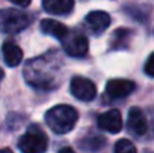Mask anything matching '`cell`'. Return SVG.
Instances as JSON below:
<instances>
[{
  "mask_svg": "<svg viewBox=\"0 0 154 153\" xmlns=\"http://www.w3.org/2000/svg\"><path fill=\"white\" fill-rule=\"evenodd\" d=\"M54 66L45 56L39 59H32L24 68V77L27 83L39 89H54L57 86L54 80Z\"/></svg>",
  "mask_w": 154,
  "mask_h": 153,
  "instance_id": "1",
  "label": "cell"
},
{
  "mask_svg": "<svg viewBox=\"0 0 154 153\" xmlns=\"http://www.w3.org/2000/svg\"><path fill=\"white\" fill-rule=\"evenodd\" d=\"M78 122V111L66 104H60L45 113V123L55 134H67Z\"/></svg>",
  "mask_w": 154,
  "mask_h": 153,
  "instance_id": "2",
  "label": "cell"
},
{
  "mask_svg": "<svg viewBox=\"0 0 154 153\" xmlns=\"http://www.w3.org/2000/svg\"><path fill=\"white\" fill-rule=\"evenodd\" d=\"M18 149L21 153H45L48 149V137L39 126L33 125L20 138Z\"/></svg>",
  "mask_w": 154,
  "mask_h": 153,
  "instance_id": "3",
  "label": "cell"
},
{
  "mask_svg": "<svg viewBox=\"0 0 154 153\" xmlns=\"http://www.w3.org/2000/svg\"><path fill=\"white\" fill-rule=\"evenodd\" d=\"M30 24V17L17 9H2L0 11V32L3 33H20Z\"/></svg>",
  "mask_w": 154,
  "mask_h": 153,
  "instance_id": "4",
  "label": "cell"
},
{
  "mask_svg": "<svg viewBox=\"0 0 154 153\" xmlns=\"http://www.w3.org/2000/svg\"><path fill=\"white\" fill-rule=\"evenodd\" d=\"M61 45L66 54L72 57H84L88 53V39L84 36V33H81L76 29L73 30L69 29L67 35L61 41Z\"/></svg>",
  "mask_w": 154,
  "mask_h": 153,
  "instance_id": "5",
  "label": "cell"
},
{
  "mask_svg": "<svg viewBox=\"0 0 154 153\" xmlns=\"http://www.w3.org/2000/svg\"><path fill=\"white\" fill-rule=\"evenodd\" d=\"M70 93L84 102H90L96 98V86L91 80L85 78V77H73L70 80Z\"/></svg>",
  "mask_w": 154,
  "mask_h": 153,
  "instance_id": "6",
  "label": "cell"
},
{
  "mask_svg": "<svg viewBox=\"0 0 154 153\" xmlns=\"http://www.w3.org/2000/svg\"><path fill=\"white\" fill-rule=\"evenodd\" d=\"M135 83L130 80H123V78H115L109 80L106 84V95L111 99H123L129 96L135 90Z\"/></svg>",
  "mask_w": 154,
  "mask_h": 153,
  "instance_id": "7",
  "label": "cell"
},
{
  "mask_svg": "<svg viewBox=\"0 0 154 153\" xmlns=\"http://www.w3.org/2000/svg\"><path fill=\"white\" fill-rule=\"evenodd\" d=\"M97 126L109 134H118L123 128L121 113L118 110H109L102 113L97 119Z\"/></svg>",
  "mask_w": 154,
  "mask_h": 153,
  "instance_id": "8",
  "label": "cell"
},
{
  "mask_svg": "<svg viewBox=\"0 0 154 153\" xmlns=\"http://www.w3.org/2000/svg\"><path fill=\"white\" fill-rule=\"evenodd\" d=\"M127 129L136 135V137H141L147 132L148 129V125H147V119L144 116V113L141 111V108L138 107H133L129 110V114H127Z\"/></svg>",
  "mask_w": 154,
  "mask_h": 153,
  "instance_id": "9",
  "label": "cell"
},
{
  "mask_svg": "<svg viewBox=\"0 0 154 153\" xmlns=\"http://www.w3.org/2000/svg\"><path fill=\"white\" fill-rule=\"evenodd\" d=\"M85 23H87V27L94 35H100L109 27L111 17H109V14H106L103 11H91V12L87 14Z\"/></svg>",
  "mask_w": 154,
  "mask_h": 153,
  "instance_id": "10",
  "label": "cell"
},
{
  "mask_svg": "<svg viewBox=\"0 0 154 153\" xmlns=\"http://www.w3.org/2000/svg\"><path fill=\"white\" fill-rule=\"evenodd\" d=\"M42 6L52 15H67L73 9V0H42Z\"/></svg>",
  "mask_w": 154,
  "mask_h": 153,
  "instance_id": "11",
  "label": "cell"
},
{
  "mask_svg": "<svg viewBox=\"0 0 154 153\" xmlns=\"http://www.w3.org/2000/svg\"><path fill=\"white\" fill-rule=\"evenodd\" d=\"M3 57L5 63L11 68H15L21 63L23 60V50L15 44V42H5L3 44Z\"/></svg>",
  "mask_w": 154,
  "mask_h": 153,
  "instance_id": "12",
  "label": "cell"
},
{
  "mask_svg": "<svg viewBox=\"0 0 154 153\" xmlns=\"http://www.w3.org/2000/svg\"><path fill=\"white\" fill-rule=\"evenodd\" d=\"M41 30H42L44 33L52 36V38L58 39L60 42L63 41V38H64V36L67 35V32H69V29H67L64 24H61V23H58V21H55V20H44V21L41 23Z\"/></svg>",
  "mask_w": 154,
  "mask_h": 153,
  "instance_id": "13",
  "label": "cell"
},
{
  "mask_svg": "<svg viewBox=\"0 0 154 153\" xmlns=\"http://www.w3.org/2000/svg\"><path fill=\"white\" fill-rule=\"evenodd\" d=\"M114 153H138L136 152V147L132 141L123 138L120 141H117L115 147H114Z\"/></svg>",
  "mask_w": 154,
  "mask_h": 153,
  "instance_id": "14",
  "label": "cell"
},
{
  "mask_svg": "<svg viewBox=\"0 0 154 153\" xmlns=\"http://www.w3.org/2000/svg\"><path fill=\"white\" fill-rule=\"evenodd\" d=\"M129 35H130V32L126 30V29H118V30H115L114 35H112V47H114V48H120V47H121V41H126V39L129 38Z\"/></svg>",
  "mask_w": 154,
  "mask_h": 153,
  "instance_id": "15",
  "label": "cell"
},
{
  "mask_svg": "<svg viewBox=\"0 0 154 153\" xmlns=\"http://www.w3.org/2000/svg\"><path fill=\"white\" fill-rule=\"evenodd\" d=\"M144 71H145V74H147L148 77H153L154 78V53L150 54V57L147 59L145 66H144Z\"/></svg>",
  "mask_w": 154,
  "mask_h": 153,
  "instance_id": "16",
  "label": "cell"
},
{
  "mask_svg": "<svg viewBox=\"0 0 154 153\" xmlns=\"http://www.w3.org/2000/svg\"><path fill=\"white\" fill-rule=\"evenodd\" d=\"M9 2H12V3H15L17 6H21V8H26V6H29V5H30V2H32V0H9Z\"/></svg>",
  "mask_w": 154,
  "mask_h": 153,
  "instance_id": "17",
  "label": "cell"
},
{
  "mask_svg": "<svg viewBox=\"0 0 154 153\" xmlns=\"http://www.w3.org/2000/svg\"><path fill=\"white\" fill-rule=\"evenodd\" d=\"M58 153H75V152H73L70 147H63V149H61Z\"/></svg>",
  "mask_w": 154,
  "mask_h": 153,
  "instance_id": "18",
  "label": "cell"
},
{
  "mask_svg": "<svg viewBox=\"0 0 154 153\" xmlns=\"http://www.w3.org/2000/svg\"><path fill=\"white\" fill-rule=\"evenodd\" d=\"M0 153H14V152H12L11 149H2V150H0Z\"/></svg>",
  "mask_w": 154,
  "mask_h": 153,
  "instance_id": "19",
  "label": "cell"
},
{
  "mask_svg": "<svg viewBox=\"0 0 154 153\" xmlns=\"http://www.w3.org/2000/svg\"><path fill=\"white\" fill-rule=\"evenodd\" d=\"M3 77H5V74H3V71L0 69V83H2V80H3Z\"/></svg>",
  "mask_w": 154,
  "mask_h": 153,
  "instance_id": "20",
  "label": "cell"
}]
</instances>
